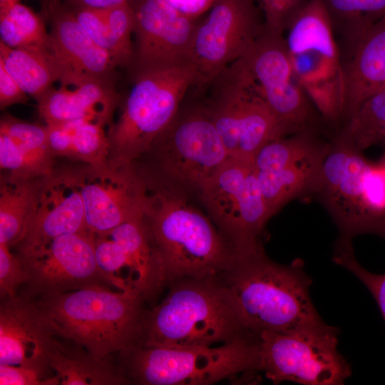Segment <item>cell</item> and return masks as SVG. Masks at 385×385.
<instances>
[{
    "label": "cell",
    "mask_w": 385,
    "mask_h": 385,
    "mask_svg": "<svg viewBox=\"0 0 385 385\" xmlns=\"http://www.w3.org/2000/svg\"><path fill=\"white\" fill-rule=\"evenodd\" d=\"M145 180L143 217L167 285L175 279L216 277L227 270L236 251L212 222L188 202L181 188L161 180Z\"/></svg>",
    "instance_id": "6da1fadb"
},
{
    "label": "cell",
    "mask_w": 385,
    "mask_h": 385,
    "mask_svg": "<svg viewBox=\"0 0 385 385\" xmlns=\"http://www.w3.org/2000/svg\"><path fill=\"white\" fill-rule=\"evenodd\" d=\"M218 276L232 292L244 325L252 334L325 323L311 299L312 280L300 259L277 263L260 245L236 252L232 264Z\"/></svg>",
    "instance_id": "7a4b0ae2"
},
{
    "label": "cell",
    "mask_w": 385,
    "mask_h": 385,
    "mask_svg": "<svg viewBox=\"0 0 385 385\" xmlns=\"http://www.w3.org/2000/svg\"><path fill=\"white\" fill-rule=\"evenodd\" d=\"M167 287L162 301L148 309L136 344L208 347L255 334L245 328L232 292L219 276L178 279Z\"/></svg>",
    "instance_id": "3957f363"
},
{
    "label": "cell",
    "mask_w": 385,
    "mask_h": 385,
    "mask_svg": "<svg viewBox=\"0 0 385 385\" xmlns=\"http://www.w3.org/2000/svg\"><path fill=\"white\" fill-rule=\"evenodd\" d=\"M57 335L103 359L138 343L149 308L138 294L97 284L34 299Z\"/></svg>",
    "instance_id": "277c9868"
},
{
    "label": "cell",
    "mask_w": 385,
    "mask_h": 385,
    "mask_svg": "<svg viewBox=\"0 0 385 385\" xmlns=\"http://www.w3.org/2000/svg\"><path fill=\"white\" fill-rule=\"evenodd\" d=\"M128 384L211 385L260 371V335L208 347L141 344L115 356Z\"/></svg>",
    "instance_id": "5b68a950"
},
{
    "label": "cell",
    "mask_w": 385,
    "mask_h": 385,
    "mask_svg": "<svg viewBox=\"0 0 385 385\" xmlns=\"http://www.w3.org/2000/svg\"><path fill=\"white\" fill-rule=\"evenodd\" d=\"M133 86L121 113L107 131L108 163H134L168 128L188 91L197 81L191 64L152 70L131 76Z\"/></svg>",
    "instance_id": "8992f818"
},
{
    "label": "cell",
    "mask_w": 385,
    "mask_h": 385,
    "mask_svg": "<svg viewBox=\"0 0 385 385\" xmlns=\"http://www.w3.org/2000/svg\"><path fill=\"white\" fill-rule=\"evenodd\" d=\"M204 88L209 95L203 106L230 158L253 162L266 144L285 137L243 58Z\"/></svg>",
    "instance_id": "52a82bcc"
},
{
    "label": "cell",
    "mask_w": 385,
    "mask_h": 385,
    "mask_svg": "<svg viewBox=\"0 0 385 385\" xmlns=\"http://www.w3.org/2000/svg\"><path fill=\"white\" fill-rule=\"evenodd\" d=\"M285 32L296 78L322 118L331 125L339 124L341 62L331 19L322 1L309 0Z\"/></svg>",
    "instance_id": "ba28073f"
},
{
    "label": "cell",
    "mask_w": 385,
    "mask_h": 385,
    "mask_svg": "<svg viewBox=\"0 0 385 385\" xmlns=\"http://www.w3.org/2000/svg\"><path fill=\"white\" fill-rule=\"evenodd\" d=\"M145 155L155 170L138 168L143 177L198 192L230 158L203 104L179 110Z\"/></svg>",
    "instance_id": "9c48e42d"
},
{
    "label": "cell",
    "mask_w": 385,
    "mask_h": 385,
    "mask_svg": "<svg viewBox=\"0 0 385 385\" xmlns=\"http://www.w3.org/2000/svg\"><path fill=\"white\" fill-rule=\"evenodd\" d=\"M339 329L326 323L260 334V371L274 384L342 385L351 364L338 351Z\"/></svg>",
    "instance_id": "30bf717a"
},
{
    "label": "cell",
    "mask_w": 385,
    "mask_h": 385,
    "mask_svg": "<svg viewBox=\"0 0 385 385\" xmlns=\"http://www.w3.org/2000/svg\"><path fill=\"white\" fill-rule=\"evenodd\" d=\"M217 227L237 252L260 245L272 217L253 162L229 158L199 191Z\"/></svg>",
    "instance_id": "8fae6325"
},
{
    "label": "cell",
    "mask_w": 385,
    "mask_h": 385,
    "mask_svg": "<svg viewBox=\"0 0 385 385\" xmlns=\"http://www.w3.org/2000/svg\"><path fill=\"white\" fill-rule=\"evenodd\" d=\"M95 240L89 231L67 234L16 253L26 274V289L20 294L36 299L93 285L112 286L98 266Z\"/></svg>",
    "instance_id": "7c38bea8"
},
{
    "label": "cell",
    "mask_w": 385,
    "mask_h": 385,
    "mask_svg": "<svg viewBox=\"0 0 385 385\" xmlns=\"http://www.w3.org/2000/svg\"><path fill=\"white\" fill-rule=\"evenodd\" d=\"M242 58L285 137L316 130L317 108L294 73L283 34L265 24L262 32Z\"/></svg>",
    "instance_id": "4fadbf2b"
},
{
    "label": "cell",
    "mask_w": 385,
    "mask_h": 385,
    "mask_svg": "<svg viewBox=\"0 0 385 385\" xmlns=\"http://www.w3.org/2000/svg\"><path fill=\"white\" fill-rule=\"evenodd\" d=\"M265 28L255 0H219L195 34L191 63L200 91L226 67L243 57Z\"/></svg>",
    "instance_id": "5bb4252c"
},
{
    "label": "cell",
    "mask_w": 385,
    "mask_h": 385,
    "mask_svg": "<svg viewBox=\"0 0 385 385\" xmlns=\"http://www.w3.org/2000/svg\"><path fill=\"white\" fill-rule=\"evenodd\" d=\"M66 170L81 195L87 230L102 235L144 213L147 185L134 163H79Z\"/></svg>",
    "instance_id": "9a60e30c"
},
{
    "label": "cell",
    "mask_w": 385,
    "mask_h": 385,
    "mask_svg": "<svg viewBox=\"0 0 385 385\" xmlns=\"http://www.w3.org/2000/svg\"><path fill=\"white\" fill-rule=\"evenodd\" d=\"M372 163L339 132L324 157L314 192L321 198L339 230V237L374 234L366 212L363 180Z\"/></svg>",
    "instance_id": "2e32d148"
},
{
    "label": "cell",
    "mask_w": 385,
    "mask_h": 385,
    "mask_svg": "<svg viewBox=\"0 0 385 385\" xmlns=\"http://www.w3.org/2000/svg\"><path fill=\"white\" fill-rule=\"evenodd\" d=\"M131 3L135 36L131 76L191 63L198 19L185 16L165 0Z\"/></svg>",
    "instance_id": "e0dca14e"
},
{
    "label": "cell",
    "mask_w": 385,
    "mask_h": 385,
    "mask_svg": "<svg viewBox=\"0 0 385 385\" xmlns=\"http://www.w3.org/2000/svg\"><path fill=\"white\" fill-rule=\"evenodd\" d=\"M88 231L78 189L66 168L42 178L35 207L13 247L23 252L67 234Z\"/></svg>",
    "instance_id": "ac0fdd59"
},
{
    "label": "cell",
    "mask_w": 385,
    "mask_h": 385,
    "mask_svg": "<svg viewBox=\"0 0 385 385\" xmlns=\"http://www.w3.org/2000/svg\"><path fill=\"white\" fill-rule=\"evenodd\" d=\"M57 333L38 304L21 294L1 299L0 364L53 375L48 351Z\"/></svg>",
    "instance_id": "d6986e66"
},
{
    "label": "cell",
    "mask_w": 385,
    "mask_h": 385,
    "mask_svg": "<svg viewBox=\"0 0 385 385\" xmlns=\"http://www.w3.org/2000/svg\"><path fill=\"white\" fill-rule=\"evenodd\" d=\"M58 88H51L37 101L39 117L46 124L80 120L111 125L119 97L114 84L81 75L63 72Z\"/></svg>",
    "instance_id": "ffe728a7"
},
{
    "label": "cell",
    "mask_w": 385,
    "mask_h": 385,
    "mask_svg": "<svg viewBox=\"0 0 385 385\" xmlns=\"http://www.w3.org/2000/svg\"><path fill=\"white\" fill-rule=\"evenodd\" d=\"M340 61L344 128L368 98L385 88V16Z\"/></svg>",
    "instance_id": "44dd1931"
},
{
    "label": "cell",
    "mask_w": 385,
    "mask_h": 385,
    "mask_svg": "<svg viewBox=\"0 0 385 385\" xmlns=\"http://www.w3.org/2000/svg\"><path fill=\"white\" fill-rule=\"evenodd\" d=\"M48 14L49 49L63 72H76L114 84L117 65L82 27L72 9L57 4L48 8Z\"/></svg>",
    "instance_id": "7402d4cb"
},
{
    "label": "cell",
    "mask_w": 385,
    "mask_h": 385,
    "mask_svg": "<svg viewBox=\"0 0 385 385\" xmlns=\"http://www.w3.org/2000/svg\"><path fill=\"white\" fill-rule=\"evenodd\" d=\"M104 234L117 241L124 250L130 289L140 296L147 304L154 306L157 297L167 287V281L161 259L151 240L143 215Z\"/></svg>",
    "instance_id": "603a6c76"
},
{
    "label": "cell",
    "mask_w": 385,
    "mask_h": 385,
    "mask_svg": "<svg viewBox=\"0 0 385 385\" xmlns=\"http://www.w3.org/2000/svg\"><path fill=\"white\" fill-rule=\"evenodd\" d=\"M48 358L61 385L128 384L115 355L97 358L82 346L58 336L52 342Z\"/></svg>",
    "instance_id": "cb8c5ba5"
},
{
    "label": "cell",
    "mask_w": 385,
    "mask_h": 385,
    "mask_svg": "<svg viewBox=\"0 0 385 385\" xmlns=\"http://www.w3.org/2000/svg\"><path fill=\"white\" fill-rule=\"evenodd\" d=\"M0 63L36 101L60 80L63 72L49 46L11 48L0 41Z\"/></svg>",
    "instance_id": "d4e9b609"
},
{
    "label": "cell",
    "mask_w": 385,
    "mask_h": 385,
    "mask_svg": "<svg viewBox=\"0 0 385 385\" xmlns=\"http://www.w3.org/2000/svg\"><path fill=\"white\" fill-rule=\"evenodd\" d=\"M42 178H19L4 172L1 174V244L11 248L19 240L35 207Z\"/></svg>",
    "instance_id": "484cf974"
},
{
    "label": "cell",
    "mask_w": 385,
    "mask_h": 385,
    "mask_svg": "<svg viewBox=\"0 0 385 385\" xmlns=\"http://www.w3.org/2000/svg\"><path fill=\"white\" fill-rule=\"evenodd\" d=\"M331 19L340 55L353 50L385 16V0H321Z\"/></svg>",
    "instance_id": "4316f807"
},
{
    "label": "cell",
    "mask_w": 385,
    "mask_h": 385,
    "mask_svg": "<svg viewBox=\"0 0 385 385\" xmlns=\"http://www.w3.org/2000/svg\"><path fill=\"white\" fill-rule=\"evenodd\" d=\"M325 156L277 170H256L263 197L272 216L292 198L304 192H314Z\"/></svg>",
    "instance_id": "83f0119b"
},
{
    "label": "cell",
    "mask_w": 385,
    "mask_h": 385,
    "mask_svg": "<svg viewBox=\"0 0 385 385\" xmlns=\"http://www.w3.org/2000/svg\"><path fill=\"white\" fill-rule=\"evenodd\" d=\"M316 130H303L289 138L284 137L268 143L253 160L255 170H277L327 155L331 143L322 141Z\"/></svg>",
    "instance_id": "f1b7e54d"
},
{
    "label": "cell",
    "mask_w": 385,
    "mask_h": 385,
    "mask_svg": "<svg viewBox=\"0 0 385 385\" xmlns=\"http://www.w3.org/2000/svg\"><path fill=\"white\" fill-rule=\"evenodd\" d=\"M0 132L15 143L37 177L46 176L54 171L56 158L48 143L46 125L26 122L5 114L1 118Z\"/></svg>",
    "instance_id": "f546056e"
},
{
    "label": "cell",
    "mask_w": 385,
    "mask_h": 385,
    "mask_svg": "<svg viewBox=\"0 0 385 385\" xmlns=\"http://www.w3.org/2000/svg\"><path fill=\"white\" fill-rule=\"evenodd\" d=\"M0 35V41L11 48L50 44L41 18L19 1L1 4Z\"/></svg>",
    "instance_id": "4dcf8cb0"
},
{
    "label": "cell",
    "mask_w": 385,
    "mask_h": 385,
    "mask_svg": "<svg viewBox=\"0 0 385 385\" xmlns=\"http://www.w3.org/2000/svg\"><path fill=\"white\" fill-rule=\"evenodd\" d=\"M340 131L359 151L374 145L385 150V88L368 98Z\"/></svg>",
    "instance_id": "1f68e13d"
},
{
    "label": "cell",
    "mask_w": 385,
    "mask_h": 385,
    "mask_svg": "<svg viewBox=\"0 0 385 385\" xmlns=\"http://www.w3.org/2000/svg\"><path fill=\"white\" fill-rule=\"evenodd\" d=\"M71 122L73 132L68 159L93 165L107 163L109 143L106 125L89 120Z\"/></svg>",
    "instance_id": "d6a6232c"
},
{
    "label": "cell",
    "mask_w": 385,
    "mask_h": 385,
    "mask_svg": "<svg viewBox=\"0 0 385 385\" xmlns=\"http://www.w3.org/2000/svg\"><path fill=\"white\" fill-rule=\"evenodd\" d=\"M72 11L82 27L100 47L110 54L118 67L130 68L134 51L126 48L115 37L100 9L73 8Z\"/></svg>",
    "instance_id": "836d02e7"
},
{
    "label": "cell",
    "mask_w": 385,
    "mask_h": 385,
    "mask_svg": "<svg viewBox=\"0 0 385 385\" xmlns=\"http://www.w3.org/2000/svg\"><path fill=\"white\" fill-rule=\"evenodd\" d=\"M333 261L354 274L369 289L376 300L385 322V274H375L364 268L357 261L352 240L338 239Z\"/></svg>",
    "instance_id": "e575fe53"
},
{
    "label": "cell",
    "mask_w": 385,
    "mask_h": 385,
    "mask_svg": "<svg viewBox=\"0 0 385 385\" xmlns=\"http://www.w3.org/2000/svg\"><path fill=\"white\" fill-rule=\"evenodd\" d=\"M10 247L0 243V296L1 299L17 295L24 285L26 274L19 257L11 252Z\"/></svg>",
    "instance_id": "d590c367"
},
{
    "label": "cell",
    "mask_w": 385,
    "mask_h": 385,
    "mask_svg": "<svg viewBox=\"0 0 385 385\" xmlns=\"http://www.w3.org/2000/svg\"><path fill=\"white\" fill-rule=\"evenodd\" d=\"M309 0H257L263 14L265 26L284 34L299 10Z\"/></svg>",
    "instance_id": "8d00e7d4"
},
{
    "label": "cell",
    "mask_w": 385,
    "mask_h": 385,
    "mask_svg": "<svg viewBox=\"0 0 385 385\" xmlns=\"http://www.w3.org/2000/svg\"><path fill=\"white\" fill-rule=\"evenodd\" d=\"M1 385H58L59 379L41 371L24 366L0 364Z\"/></svg>",
    "instance_id": "74e56055"
},
{
    "label": "cell",
    "mask_w": 385,
    "mask_h": 385,
    "mask_svg": "<svg viewBox=\"0 0 385 385\" xmlns=\"http://www.w3.org/2000/svg\"><path fill=\"white\" fill-rule=\"evenodd\" d=\"M28 95L0 63V107L4 109L16 103H24Z\"/></svg>",
    "instance_id": "f35d334b"
},
{
    "label": "cell",
    "mask_w": 385,
    "mask_h": 385,
    "mask_svg": "<svg viewBox=\"0 0 385 385\" xmlns=\"http://www.w3.org/2000/svg\"><path fill=\"white\" fill-rule=\"evenodd\" d=\"M178 11L190 18L198 19L210 10L219 0H165Z\"/></svg>",
    "instance_id": "ab89813d"
},
{
    "label": "cell",
    "mask_w": 385,
    "mask_h": 385,
    "mask_svg": "<svg viewBox=\"0 0 385 385\" xmlns=\"http://www.w3.org/2000/svg\"><path fill=\"white\" fill-rule=\"evenodd\" d=\"M73 8L104 9L131 0H64Z\"/></svg>",
    "instance_id": "60d3db41"
},
{
    "label": "cell",
    "mask_w": 385,
    "mask_h": 385,
    "mask_svg": "<svg viewBox=\"0 0 385 385\" xmlns=\"http://www.w3.org/2000/svg\"><path fill=\"white\" fill-rule=\"evenodd\" d=\"M385 170V153L381 159L378 163Z\"/></svg>",
    "instance_id": "b9f144b4"
},
{
    "label": "cell",
    "mask_w": 385,
    "mask_h": 385,
    "mask_svg": "<svg viewBox=\"0 0 385 385\" xmlns=\"http://www.w3.org/2000/svg\"><path fill=\"white\" fill-rule=\"evenodd\" d=\"M58 1H59V0H51V4H50V6H55V5H57V4H58Z\"/></svg>",
    "instance_id": "7bdbcfd3"
},
{
    "label": "cell",
    "mask_w": 385,
    "mask_h": 385,
    "mask_svg": "<svg viewBox=\"0 0 385 385\" xmlns=\"http://www.w3.org/2000/svg\"><path fill=\"white\" fill-rule=\"evenodd\" d=\"M255 1H257V0H255Z\"/></svg>",
    "instance_id": "ee69618b"
}]
</instances>
